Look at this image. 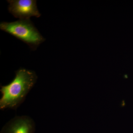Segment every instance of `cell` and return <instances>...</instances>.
Listing matches in <instances>:
<instances>
[{
	"label": "cell",
	"mask_w": 133,
	"mask_h": 133,
	"mask_svg": "<svg viewBox=\"0 0 133 133\" xmlns=\"http://www.w3.org/2000/svg\"><path fill=\"white\" fill-rule=\"evenodd\" d=\"M37 79V75L33 71L24 68L16 71L14 78L9 84L1 86L0 109L16 110L24 102Z\"/></svg>",
	"instance_id": "1"
},
{
	"label": "cell",
	"mask_w": 133,
	"mask_h": 133,
	"mask_svg": "<svg viewBox=\"0 0 133 133\" xmlns=\"http://www.w3.org/2000/svg\"><path fill=\"white\" fill-rule=\"evenodd\" d=\"M0 29L25 43L33 50L45 41L30 19L1 22Z\"/></svg>",
	"instance_id": "2"
},
{
	"label": "cell",
	"mask_w": 133,
	"mask_h": 133,
	"mask_svg": "<svg viewBox=\"0 0 133 133\" xmlns=\"http://www.w3.org/2000/svg\"><path fill=\"white\" fill-rule=\"evenodd\" d=\"M9 12L19 20L30 19L31 17H40L36 0H8Z\"/></svg>",
	"instance_id": "3"
},
{
	"label": "cell",
	"mask_w": 133,
	"mask_h": 133,
	"mask_svg": "<svg viewBox=\"0 0 133 133\" xmlns=\"http://www.w3.org/2000/svg\"><path fill=\"white\" fill-rule=\"evenodd\" d=\"M35 124L33 119L26 115L13 118L2 128L1 133H34Z\"/></svg>",
	"instance_id": "4"
}]
</instances>
